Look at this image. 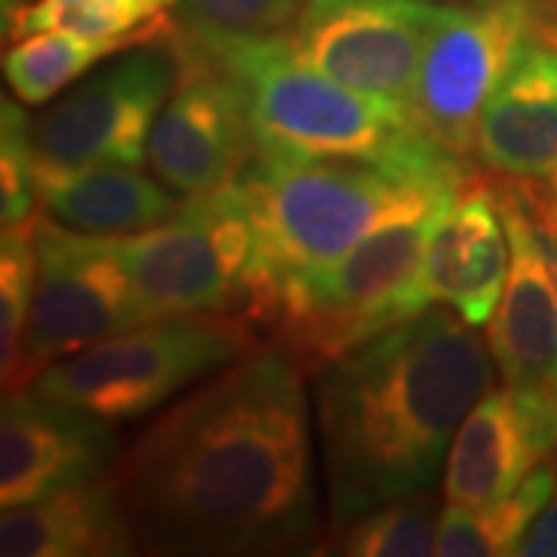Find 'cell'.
<instances>
[{
  "label": "cell",
  "mask_w": 557,
  "mask_h": 557,
  "mask_svg": "<svg viewBox=\"0 0 557 557\" xmlns=\"http://www.w3.org/2000/svg\"><path fill=\"white\" fill-rule=\"evenodd\" d=\"M115 424L25 391L3 394L0 505L16 508L100 480L119 461Z\"/></svg>",
  "instance_id": "15"
},
{
  "label": "cell",
  "mask_w": 557,
  "mask_h": 557,
  "mask_svg": "<svg viewBox=\"0 0 557 557\" xmlns=\"http://www.w3.org/2000/svg\"><path fill=\"white\" fill-rule=\"evenodd\" d=\"M3 557L137 555L127 518L109 478L87 480L28 505L3 508Z\"/></svg>",
  "instance_id": "19"
},
{
  "label": "cell",
  "mask_w": 557,
  "mask_h": 557,
  "mask_svg": "<svg viewBox=\"0 0 557 557\" xmlns=\"http://www.w3.org/2000/svg\"><path fill=\"white\" fill-rule=\"evenodd\" d=\"M458 183L362 161L258 152L236 180L258 248V298L248 319L260 329L282 282L335 263L403 214L434 208Z\"/></svg>",
  "instance_id": "4"
},
{
  "label": "cell",
  "mask_w": 557,
  "mask_h": 557,
  "mask_svg": "<svg viewBox=\"0 0 557 557\" xmlns=\"http://www.w3.org/2000/svg\"><path fill=\"white\" fill-rule=\"evenodd\" d=\"M119 251L149 322L193 313L248 319L258 298L255 230L236 183L183 199L152 230L119 236Z\"/></svg>",
  "instance_id": "7"
},
{
  "label": "cell",
  "mask_w": 557,
  "mask_h": 557,
  "mask_svg": "<svg viewBox=\"0 0 557 557\" xmlns=\"http://www.w3.org/2000/svg\"><path fill=\"white\" fill-rule=\"evenodd\" d=\"M47 3H57V7H65V3H78V0H47Z\"/></svg>",
  "instance_id": "31"
},
{
  "label": "cell",
  "mask_w": 557,
  "mask_h": 557,
  "mask_svg": "<svg viewBox=\"0 0 557 557\" xmlns=\"http://www.w3.org/2000/svg\"><path fill=\"white\" fill-rule=\"evenodd\" d=\"M496 359L453 307L362 341L313 375L329 523L443 480L465 416L496 387Z\"/></svg>",
  "instance_id": "2"
},
{
  "label": "cell",
  "mask_w": 557,
  "mask_h": 557,
  "mask_svg": "<svg viewBox=\"0 0 557 557\" xmlns=\"http://www.w3.org/2000/svg\"><path fill=\"white\" fill-rule=\"evenodd\" d=\"M511 183H518V180H511ZM518 189L533 214V223L542 236L545 255L552 260V273L557 282V193L548 183H518Z\"/></svg>",
  "instance_id": "27"
},
{
  "label": "cell",
  "mask_w": 557,
  "mask_h": 557,
  "mask_svg": "<svg viewBox=\"0 0 557 557\" xmlns=\"http://www.w3.org/2000/svg\"><path fill=\"white\" fill-rule=\"evenodd\" d=\"M474 156L493 177H557V53L539 38L536 25L480 115Z\"/></svg>",
  "instance_id": "16"
},
{
  "label": "cell",
  "mask_w": 557,
  "mask_h": 557,
  "mask_svg": "<svg viewBox=\"0 0 557 557\" xmlns=\"http://www.w3.org/2000/svg\"><path fill=\"white\" fill-rule=\"evenodd\" d=\"M258 344V325L239 313L156 319L53 362L22 391L124 424L171 406Z\"/></svg>",
  "instance_id": "6"
},
{
  "label": "cell",
  "mask_w": 557,
  "mask_h": 557,
  "mask_svg": "<svg viewBox=\"0 0 557 557\" xmlns=\"http://www.w3.org/2000/svg\"><path fill=\"white\" fill-rule=\"evenodd\" d=\"M552 453L520 412L508 387H493L474 403L453 437L443 468V502L480 508L511 496Z\"/></svg>",
  "instance_id": "17"
},
{
  "label": "cell",
  "mask_w": 557,
  "mask_h": 557,
  "mask_svg": "<svg viewBox=\"0 0 557 557\" xmlns=\"http://www.w3.org/2000/svg\"><path fill=\"white\" fill-rule=\"evenodd\" d=\"M183 78L149 137L152 174L183 199L236 183L260 152L242 84L177 22Z\"/></svg>",
  "instance_id": "13"
},
{
  "label": "cell",
  "mask_w": 557,
  "mask_h": 557,
  "mask_svg": "<svg viewBox=\"0 0 557 557\" xmlns=\"http://www.w3.org/2000/svg\"><path fill=\"white\" fill-rule=\"evenodd\" d=\"M38 218L22 220L16 226H3L0 239V369L3 387L16 375L22 354V338L32 313L35 282H38Z\"/></svg>",
  "instance_id": "24"
},
{
  "label": "cell",
  "mask_w": 557,
  "mask_h": 557,
  "mask_svg": "<svg viewBox=\"0 0 557 557\" xmlns=\"http://www.w3.org/2000/svg\"><path fill=\"white\" fill-rule=\"evenodd\" d=\"M35 245V298L20 366L3 394L22 391L53 362L149 322L121 260L119 236H87L40 211Z\"/></svg>",
  "instance_id": "9"
},
{
  "label": "cell",
  "mask_w": 557,
  "mask_h": 557,
  "mask_svg": "<svg viewBox=\"0 0 557 557\" xmlns=\"http://www.w3.org/2000/svg\"><path fill=\"white\" fill-rule=\"evenodd\" d=\"M536 35L552 50L557 53V3H548V7H539V13H536Z\"/></svg>",
  "instance_id": "29"
},
{
  "label": "cell",
  "mask_w": 557,
  "mask_h": 557,
  "mask_svg": "<svg viewBox=\"0 0 557 557\" xmlns=\"http://www.w3.org/2000/svg\"><path fill=\"white\" fill-rule=\"evenodd\" d=\"M536 0L443 3L428 38L409 121L440 152L468 161L478 149L480 115L533 35Z\"/></svg>",
  "instance_id": "10"
},
{
  "label": "cell",
  "mask_w": 557,
  "mask_h": 557,
  "mask_svg": "<svg viewBox=\"0 0 557 557\" xmlns=\"http://www.w3.org/2000/svg\"><path fill=\"white\" fill-rule=\"evenodd\" d=\"M443 3L431 0H304L285 35L295 57L325 78L409 119L418 69Z\"/></svg>",
  "instance_id": "11"
},
{
  "label": "cell",
  "mask_w": 557,
  "mask_h": 557,
  "mask_svg": "<svg viewBox=\"0 0 557 557\" xmlns=\"http://www.w3.org/2000/svg\"><path fill=\"white\" fill-rule=\"evenodd\" d=\"M557 486L555 458H542L530 478L520 483L511 496L493 505L465 508L446 505L440 515L437 552L440 557H498L515 555L523 533L548 505Z\"/></svg>",
  "instance_id": "21"
},
{
  "label": "cell",
  "mask_w": 557,
  "mask_h": 557,
  "mask_svg": "<svg viewBox=\"0 0 557 557\" xmlns=\"http://www.w3.org/2000/svg\"><path fill=\"white\" fill-rule=\"evenodd\" d=\"M40 211L35 189V161L28 143V115L20 100L0 106V220L16 226Z\"/></svg>",
  "instance_id": "26"
},
{
  "label": "cell",
  "mask_w": 557,
  "mask_h": 557,
  "mask_svg": "<svg viewBox=\"0 0 557 557\" xmlns=\"http://www.w3.org/2000/svg\"><path fill=\"white\" fill-rule=\"evenodd\" d=\"M304 369L276 341L161 409L106 474L137 555H313L319 518Z\"/></svg>",
  "instance_id": "1"
},
{
  "label": "cell",
  "mask_w": 557,
  "mask_h": 557,
  "mask_svg": "<svg viewBox=\"0 0 557 557\" xmlns=\"http://www.w3.org/2000/svg\"><path fill=\"white\" fill-rule=\"evenodd\" d=\"M171 20L174 16H168L152 32H143L134 38H84L78 32L47 28V32L28 35L16 44H7V53H3L7 87L13 90V97L22 106H44L57 94H62L65 87L78 84L84 72L119 57L121 50H127L137 40L152 38Z\"/></svg>",
  "instance_id": "20"
},
{
  "label": "cell",
  "mask_w": 557,
  "mask_h": 557,
  "mask_svg": "<svg viewBox=\"0 0 557 557\" xmlns=\"http://www.w3.org/2000/svg\"><path fill=\"white\" fill-rule=\"evenodd\" d=\"M183 28L242 84L260 152L362 161L406 177L465 180L474 174L468 161L431 146L403 112L300 62L285 35L236 38Z\"/></svg>",
  "instance_id": "3"
},
{
  "label": "cell",
  "mask_w": 557,
  "mask_h": 557,
  "mask_svg": "<svg viewBox=\"0 0 557 557\" xmlns=\"http://www.w3.org/2000/svg\"><path fill=\"white\" fill-rule=\"evenodd\" d=\"M511 245L498 211L496 183L471 174L440 211L424 258L409 285V313L453 307L471 325H486L508 282Z\"/></svg>",
  "instance_id": "14"
},
{
  "label": "cell",
  "mask_w": 557,
  "mask_h": 557,
  "mask_svg": "<svg viewBox=\"0 0 557 557\" xmlns=\"http://www.w3.org/2000/svg\"><path fill=\"white\" fill-rule=\"evenodd\" d=\"M440 508L434 490L391 498L344 523H329L313 555L424 557L437 552Z\"/></svg>",
  "instance_id": "22"
},
{
  "label": "cell",
  "mask_w": 557,
  "mask_h": 557,
  "mask_svg": "<svg viewBox=\"0 0 557 557\" xmlns=\"http://www.w3.org/2000/svg\"><path fill=\"white\" fill-rule=\"evenodd\" d=\"M552 186H555V189H557V177H555V180H552Z\"/></svg>",
  "instance_id": "33"
},
{
  "label": "cell",
  "mask_w": 557,
  "mask_h": 557,
  "mask_svg": "<svg viewBox=\"0 0 557 557\" xmlns=\"http://www.w3.org/2000/svg\"><path fill=\"white\" fill-rule=\"evenodd\" d=\"M28 3H35V0H3V13H13L20 7H28Z\"/></svg>",
  "instance_id": "30"
},
{
  "label": "cell",
  "mask_w": 557,
  "mask_h": 557,
  "mask_svg": "<svg viewBox=\"0 0 557 557\" xmlns=\"http://www.w3.org/2000/svg\"><path fill=\"white\" fill-rule=\"evenodd\" d=\"M536 3H542V7H548V3H557V0H536Z\"/></svg>",
  "instance_id": "32"
},
{
  "label": "cell",
  "mask_w": 557,
  "mask_h": 557,
  "mask_svg": "<svg viewBox=\"0 0 557 557\" xmlns=\"http://www.w3.org/2000/svg\"><path fill=\"white\" fill-rule=\"evenodd\" d=\"M548 186H552V183H548ZM552 189H555V186H552ZM555 193H557V189H555Z\"/></svg>",
  "instance_id": "34"
},
{
  "label": "cell",
  "mask_w": 557,
  "mask_h": 557,
  "mask_svg": "<svg viewBox=\"0 0 557 557\" xmlns=\"http://www.w3.org/2000/svg\"><path fill=\"white\" fill-rule=\"evenodd\" d=\"M449 196L434 208L403 214L335 263L288 278L273 292L260 329L295 357L307 379L362 341L412 319L409 285Z\"/></svg>",
  "instance_id": "5"
},
{
  "label": "cell",
  "mask_w": 557,
  "mask_h": 557,
  "mask_svg": "<svg viewBox=\"0 0 557 557\" xmlns=\"http://www.w3.org/2000/svg\"><path fill=\"white\" fill-rule=\"evenodd\" d=\"M35 189L47 218L87 236L143 233L174 218L183 205L168 183L146 177L139 168L127 164H35Z\"/></svg>",
  "instance_id": "18"
},
{
  "label": "cell",
  "mask_w": 557,
  "mask_h": 557,
  "mask_svg": "<svg viewBox=\"0 0 557 557\" xmlns=\"http://www.w3.org/2000/svg\"><path fill=\"white\" fill-rule=\"evenodd\" d=\"M300 7L304 0H180L177 20L218 35L273 38L292 32Z\"/></svg>",
  "instance_id": "25"
},
{
  "label": "cell",
  "mask_w": 557,
  "mask_h": 557,
  "mask_svg": "<svg viewBox=\"0 0 557 557\" xmlns=\"http://www.w3.org/2000/svg\"><path fill=\"white\" fill-rule=\"evenodd\" d=\"M180 0H78V3H47L35 0L13 13H3V40L28 38L47 28L78 32L84 38H134L152 32L177 10Z\"/></svg>",
  "instance_id": "23"
},
{
  "label": "cell",
  "mask_w": 557,
  "mask_h": 557,
  "mask_svg": "<svg viewBox=\"0 0 557 557\" xmlns=\"http://www.w3.org/2000/svg\"><path fill=\"white\" fill-rule=\"evenodd\" d=\"M183 78L177 16L152 38L137 40L57 106L28 119L32 161L44 168L127 164L149 159V137Z\"/></svg>",
  "instance_id": "8"
},
{
  "label": "cell",
  "mask_w": 557,
  "mask_h": 557,
  "mask_svg": "<svg viewBox=\"0 0 557 557\" xmlns=\"http://www.w3.org/2000/svg\"><path fill=\"white\" fill-rule=\"evenodd\" d=\"M496 199L511 263L496 313L486 322V344L502 384L552 453L557 446V282L518 183L496 177Z\"/></svg>",
  "instance_id": "12"
},
{
  "label": "cell",
  "mask_w": 557,
  "mask_h": 557,
  "mask_svg": "<svg viewBox=\"0 0 557 557\" xmlns=\"http://www.w3.org/2000/svg\"><path fill=\"white\" fill-rule=\"evenodd\" d=\"M520 557H557V486L548 505L539 511V518L530 523V530L520 539Z\"/></svg>",
  "instance_id": "28"
}]
</instances>
